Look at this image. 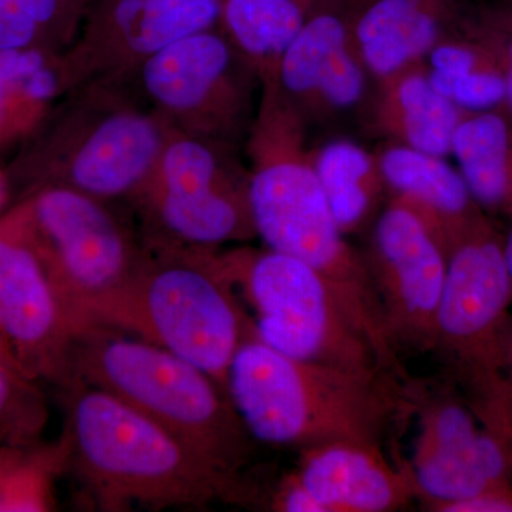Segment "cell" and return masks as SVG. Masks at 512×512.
Instances as JSON below:
<instances>
[{"label":"cell","mask_w":512,"mask_h":512,"mask_svg":"<svg viewBox=\"0 0 512 512\" xmlns=\"http://www.w3.org/2000/svg\"><path fill=\"white\" fill-rule=\"evenodd\" d=\"M503 252L505 264H507L508 272H510V276L512 279V217H511V227L508 229L507 234L503 237Z\"/></svg>","instance_id":"cell-34"},{"label":"cell","mask_w":512,"mask_h":512,"mask_svg":"<svg viewBox=\"0 0 512 512\" xmlns=\"http://www.w3.org/2000/svg\"><path fill=\"white\" fill-rule=\"evenodd\" d=\"M466 384L471 396L468 404L485 429L503 444L512 466V380L494 373Z\"/></svg>","instance_id":"cell-26"},{"label":"cell","mask_w":512,"mask_h":512,"mask_svg":"<svg viewBox=\"0 0 512 512\" xmlns=\"http://www.w3.org/2000/svg\"><path fill=\"white\" fill-rule=\"evenodd\" d=\"M2 201H3V187H2V183H0V204H2Z\"/></svg>","instance_id":"cell-37"},{"label":"cell","mask_w":512,"mask_h":512,"mask_svg":"<svg viewBox=\"0 0 512 512\" xmlns=\"http://www.w3.org/2000/svg\"><path fill=\"white\" fill-rule=\"evenodd\" d=\"M313 165L340 231L355 232L386 187L380 158L352 141L335 140L313 150Z\"/></svg>","instance_id":"cell-23"},{"label":"cell","mask_w":512,"mask_h":512,"mask_svg":"<svg viewBox=\"0 0 512 512\" xmlns=\"http://www.w3.org/2000/svg\"><path fill=\"white\" fill-rule=\"evenodd\" d=\"M70 466L101 511L254 504V485L117 397L69 384Z\"/></svg>","instance_id":"cell-3"},{"label":"cell","mask_w":512,"mask_h":512,"mask_svg":"<svg viewBox=\"0 0 512 512\" xmlns=\"http://www.w3.org/2000/svg\"><path fill=\"white\" fill-rule=\"evenodd\" d=\"M437 92L467 113L503 110V74L493 53L464 26L444 37L424 57Z\"/></svg>","instance_id":"cell-22"},{"label":"cell","mask_w":512,"mask_h":512,"mask_svg":"<svg viewBox=\"0 0 512 512\" xmlns=\"http://www.w3.org/2000/svg\"><path fill=\"white\" fill-rule=\"evenodd\" d=\"M420 429L409 463L417 497L434 511L497 488L512 487L507 451L477 419L470 404L417 393Z\"/></svg>","instance_id":"cell-14"},{"label":"cell","mask_w":512,"mask_h":512,"mask_svg":"<svg viewBox=\"0 0 512 512\" xmlns=\"http://www.w3.org/2000/svg\"><path fill=\"white\" fill-rule=\"evenodd\" d=\"M80 333L40 255L25 205L0 222V342L30 382L67 386Z\"/></svg>","instance_id":"cell-9"},{"label":"cell","mask_w":512,"mask_h":512,"mask_svg":"<svg viewBox=\"0 0 512 512\" xmlns=\"http://www.w3.org/2000/svg\"><path fill=\"white\" fill-rule=\"evenodd\" d=\"M29 211L47 271L83 332L84 309L123 285L144 249L103 201L72 188H47Z\"/></svg>","instance_id":"cell-8"},{"label":"cell","mask_w":512,"mask_h":512,"mask_svg":"<svg viewBox=\"0 0 512 512\" xmlns=\"http://www.w3.org/2000/svg\"><path fill=\"white\" fill-rule=\"evenodd\" d=\"M447 261L416 214L392 200L376 222L366 262L396 352L434 349Z\"/></svg>","instance_id":"cell-13"},{"label":"cell","mask_w":512,"mask_h":512,"mask_svg":"<svg viewBox=\"0 0 512 512\" xmlns=\"http://www.w3.org/2000/svg\"><path fill=\"white\" fill-rule=\"evenodd\" d=\"M461 177L485 214L512 217V120L503 110L467 113L451 146Z\"/></svg>","instance_id":"cell-21"},{"label":"cell","mask_w":512,"mask_h":512,"mask_svg":"<svg viewBox=\"0 0 512 512\" xmlns=\"http://www.w3.org/2000/svg\"><path fill=\"white\" fill-rule=\"evenodd\" d=\"M463 26L493 53L504 79V113L512 120V22L510 18L501 8L487 9L477 15H467Z\"/></svg>","instance_id":"cell-28"},{"label":"cell","mask_w":512,"mask_h":512,"mask_svg":"<svg viewBox=\"0 0 512 512\" xmlns=\"http://www.w3.org/2000/svg\"><path fill=\"white\" fill-rule=\"evenodd\" d=\"M33 382L16 366L8 349L0 342V429H16L15 423L37 420Z\"/></svg>","instance_id":"cell-29"},{"label":"cell","mask_w":512,"mask_h":512,"mask_svg":"<svg viewBox=\"0 0 512 512\" xmlns=\"http://www.w3.org/2000/svg\"><path fill=\"white\" fill-rule=\"evenodd\" d=\"M69 433L52 446L26 453L10 466L0 481V512L55 510V481L70 466Z\"/></svg>","instance_id":"cell-25"},{"label":"cell","mask_w":512,"mask_h":512,"mask_svg":"<svg viewBox=\"0 0 512 512\" xmlns=\"http://www.w3.org/2000/svg\"><path fill=\"white\" fill-rule=\"evenodd\" d=\"M511 306L512 279L503 237L491 224L448 254L437 312L434 349L451 359L463 382L504 375Z\"/></svg>","instance_id":"cell-12"},{"label":"cell","mask_w":512,"mask_h":512,"mask_svg":"<svg viewBox=\"0 0 512 512\" xmlns=\"http://www.w3.org/2000/svg\"><path fill=\"white\" fill-rule=\"evenodd\" d=\"M261 79L264 92L248 147L255 232L268 249L315 269L348 306L384 366L400 369L366 258L345 241L319 183L313 150L306 144L305 117L285 99L275 73Z\"/></svg>","instance_id":"cell-1"},{"label":"cell","mask_w":512,"mask_h":512,"mask_svg":"<svg viewBox=\"0 0 512 512\" xmlns=\"http://www.w3.org/2000/svg\"><path fill=\"white\" fill-rule=\"evenodd\" d=\"M504 375L512 380V326L508 335L507 348H505Z\"/></svg>","instance_id":"cell-35"},{"label":"cell","mask_w":512,"mask_h":512,"mask_svg":"<svg viewBox=\"0 0 512 512\" xmlns=\"http://www.w3.org/2000/svg\"><path fill=\"white\" fill-rule=\"evenodd\" d=\"M466 114L437 92L424 59L379 79L373 109L375 126L400 146L447 157L458 124Z\"/></svg>","instance_id":"cell-20"},{"label":"cell","mask_w":512,"mask_h":512,"mask_svg":"<svg viewBox=\"0 0 512 512\" xmlns=\"http://www.w3.org/2000/svg\"><path fill=\"white\" fill-rule=\"evenodd\" d=\"M70 372L69 384L117 397L212 463L242 474L251 434L228 393L200 367L146 340L89 326L74 342Z\"/></svg>","instance_id":"cell-5"},{"label":"cell","mask_w":512,"mask_h":512,"mask_svg":"<svg viewBox=\"0 0 512 512\" xmlns=\"http://www.w3.org/2000/svg\"><path fill=\"white\" fill-rule=\"evenodd\" d=\"M447 512H512V487L487 491L471 500L453 505Z\"/></svg>","instance_id":"cell-31"},{"label":"cell","mask_w":512,"mask_h":512,"mask_svg":"<svg viewBox=\"0 0 512 512\" xmlns=\"http://www.w3.org/2000/svg\"><path fill=\"white\" fill-rule=\"evenodd\" d=\"M504 6H501V9L504 10L505 15L510 18L512 22V0H503Z\"/></svg>","instance_id":"cell-36"},{"label":"cell","mask_w":512,"mask_h":512,"mask_svg":"<svg viewBox=\"0 0 512 512\" xmlns=\"http://www.w3.org/2000/svg\"><path fill=\"white\" fill-rule=\"evenodd\" d=\"M220 143L170 127L153 174L134 198L156 231L151 241L214 249L256 235L249 175L238 173Z\"/></svg>","instance_id":"cell-7"},{"label":"cell","mask_w":512,"mask_h":512,"mask_svg":"<svg viewBox=\"0 0 512 512\" xmlns=\"http://www.w3.org/2000/svg\"><path fill=\"white\" fill-rule=\"evenodd\" d=\"M318 512H387L417 498L409 464H392L382 448L335 443L303 451L293 474Z\"/></svg>","instance_id":"cell-17"},{"label":"cell","mask_w":512,"mask_h":512,"mask_svg":"<svg viewBox=\"0 0 512 512\" xmlns=\"http://www.w3.org/2000/svg\"><path fill=\"white\" fill-rule=\"evenodd\" d=\"M62 0H0V50H22L52 22Z\"/></svg>","instance_id":"cell-27"},{"label":"cell","mask_w":512,"mask_h":512,"mask_svg":"<svg viewBox=\"0 0 512 512\" xmlns=\"http://www.w3.org/2000/svg\"><path fill=\"white\" fill-rule=\"evenodd\" d=\"M119 84H84L76 96L60 187L100 201L136 198L156 168L170 126L156 111L133 106Z\"/></svg>","instance_id":"cell-11"},{"label":"cell","mask_w":512,"mask_h":512,"mask_svg":"<svg viewBox=\"0 0 512 512\" xmlns=\"http://www.w3.org/2000/svg\"><path fill=\"white\" fill-rule=\"evenodd\" d=\"M466 18L464 0H362L353 40L367 73L379 80L423 60Z\"/></svg>","instance_id":"cell-19"},{"label":"cell","mask_w":512,"mask_h":512,"mask_svg":"<svg viewBox=\"0 0 512 512\" xmlns=\"http://www.w3.org/2000/svg\"><path fill=\"white\" fill-rule=\"evenodd\" d=\"M311 18L320 10L332 8V6L342 5V3L355 2V0H293Z\"/></svg>","instance_id":"cell-32"},{"label":"cell","mask_w":512,"mask_h":512,"mask_svg":"<svg viewBox=\"0 0 512 512\" xmlns=\"http://www.w3.org/2000/svg\"><path fill=\"white\" fill-rule=\"evenodd\" d=\"M220 19L231 42L262 76L275 72L309 16L293 0H222Z\"/></svg>","instance_id":"cell-24"},{"label":"cell","mask_w":512,"mask_h":512,"mask_svg":"<svg viewBox=\"0 0 512 512\" xmlns=\"http://www.w3.org/2000/svg\"><path fill=\"white\" fill-rule=\"evenodd\" d=\"M251 70L254 66L234 43L211 28L171 43L136 74L168 126L221 141L244 126Z\"/></svg>","instance_id":"cell-10"},{"label":"cell","mask_w":512,"mask_h":512,"mask_svg":"<svg viewBox=\"0 0 512 512\" xmlns=\"http://www.w3.org/2000/svg\"><path fill=\"white\" fill-rule=\"evenodd\" d=\"M22 451V448L16 446L0 448V481L8 473L10 466L18 460Z\"/></svg>","instance_id":"cell-33"},{"label":"cell","mask_w":512,"mask_h":512,"mask_svg":"<svg viewBox=\"0 0 512 512\" xmlns=\"http://www.w3.org/2000/svg\"><path fill=\"white\" fill-rule=\"evenodd\" d=\"M45 66L37 50H0V123L13 90L26 89L30 76Z\"/></svg>","instance_id":"cell-30"},{"label":"cell","mask_w":512,"mask_h":512,"mask_svg":"<svg viewBox=\"0 0 512 512\" xmlns=\"http://www.w3.org/2000/svg\"><path fill=\"white\" fill-rule=\"evenodd\" d=\"M221 3H222V0H221Z\"/></svg>","instance_id":"cell-38"},{"label":"cell","mask_w":512,"mask_h":512,"mask_svg":"<svg viewBox=\"0 0 512 512\" xmlns=\"http://www.w3.org/2000/svg\"><path fill=\"white\" fill-rule=\"evenodd\" d=\"M82 320L84 329L103 326L183 357L225 392L235 353L256 336L214 249L157 241L123 285L84 309Z\"/></svg>","instance_id":"cell-4"},{"label":"cell","mask_w":512,"mask_h":512,"mask_svg":"<svg viewBox=\"0 0 512 512\" xmlns=\"http://www.w3.org/2000/svg\"><path fill=\"white\" fill-rule=\"evenodd\" d=\"M360 2L312 15L279 59L276 83L305 120L342 113L363 99L367 70L353 40V16Z\"/></svg>","instance_id":"cell-16"},{"label":"cell","mask_w":512,"mask_h":512,"mask_svg":"<svg viewBox=\"0 0 512 512\" xmlns=\"http://www.w3.org/2000/svg\"><path fill=\"white\" fill-rule=\"evenodd\" d=\"M379 158L393 201L416 214L447 256L461 242L490 227V218L474 200L460 171L444 157L396 144Z\"/></svg>","instance_id":"cell-18"},{"label":"cell","mask_w":512,"mask_h":512,"mask_svg":"<svg viewBox=\"0 0 512 512\" xmlns=\"http://www.w3.org/2000/svg\"><path fill=\"white\" fill-rule=\"evenodd\" d=\"M221 0H97L76 45V87L119 84L171 43L211 29Z\"/></svg>","instance_id":"cell-15"},{"label":"cell","mask_w":512,"mask_h":512,"mask_svg":"<svg viewBox=\"0 0 512 512\" xmlns=\"http://www.w3.org/2000/svg\"><path fill=\"white\" fill-rule=\"evenodd\" d=\"M218 262L254 312L256 336L266 345L303 362L394 373L335 289L311 266L272 249H238L218 255Z\"/></svg>","instance_id":"cell-6"},{"label":"cell","mask_w":512,"mask_h":512,"mask_svg":"<svg viewBox=\"0 0 512 512\" xmlns=\"http://www.w3.org/2000/svg\"><path fill=\"white\" fill-rule=\"evenodd\" d=\"M227 393L251 437L303 450L335 443L383 450L417 410L410 380L292 359L258 336L235 353Z\"/></svg>","instance_id":"cell-2"}]
</instances>
